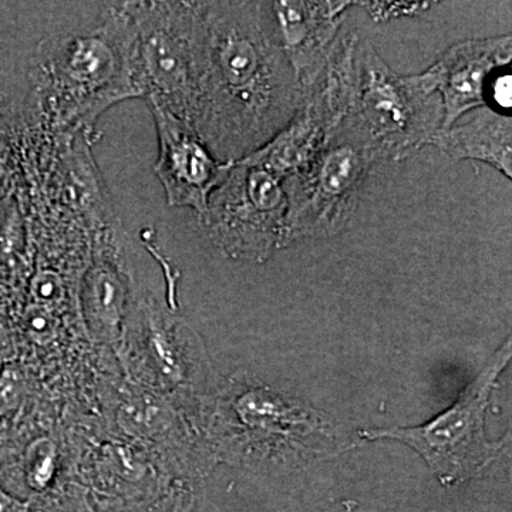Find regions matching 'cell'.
<instances>
[{"label":"cell","mask_w":512,"mask_h":512,"mask_svg":"<svg viewBox=\"0 0 512 512\" xmlns=\"http://www.w3.org/2000/svg\"><path fill=\"white\" fill-rule=\"evenodd\" d=\"M303 97L271 2H204L190 124L212 156L221 163L251 156L291 123Z\"/></svg>","instance_id":"cell-1"},{"label":"cell","mask_w":512,"mask_h":512,"mask_svg":"<svg viewBox=\"0 0 512 512\" xmlns=\"http://www.w3.org/2000/svg\"><path fill=\"white\" fill-rule=\"evenodd\" d=\"M29 77L40 116L60 131L82 130L114 104L144 99L124 2L107 5L99 28L42 40Z\"/></svg>","instance_id":"cell-2"},{"label":"cell","mask_w":512,"mask_h":512,"mask_svg":"<svg viewBox=\"0 0 512 512\" xmlns=\"http://www.w3.org/2000/svg\"><path fill=\"white\" fill-rule=\"evenodd\" d=\"M343 121L379 163L400 161L431 143L443 123V104L426 72L400 76L360 36L352 103Z\"/></svg>","instance_id":"cell-3"},{"label":"cell","mask_w":512,"mask_h":512,"mask_svg":"<svg viewBox=\"0 0 512 512\" xmlns=\"http://www.w3.org/2000/svg\"><path fill=\"white\" fill-rule=\"evenodd\" d=\"M136 33L148 106L190 124L204 30V2H124Z\"/></svg>","instance_id":"cell-4"},{"label":"cell","mask_w":512,"mask_h":512,"mask_svg":"<svg viewBox=\"0 0 512 512\" xmlns=\"http://www.w3.org/2000/svg\"><path fill=\"white\" fill-rule=\"evenodd\" d=\"M376 163L372 148L342 121L311 163L282 181L288 198L285 247L299 239L338 235L355 214Z\"/></svg>","instance_id":"cell-5"},{"label":"cell","mask_w":512,"mask_h":512,"mask_svg":"<svg viewBox=\"0 0 512 512\" xmlns=\"http://www.w3.org/2000/svg\"><path fill=\"white\" fill-rule=\"evenodd\" d=\"M510 359L511 339H508L460 399L436 419L412 429L365 431L363 436L369 440L403 441L427 461L443 485L477 476L500 456L505 446V440L490 443L485 439L484 423L491 393Z\"/></svg>","instance_id":"cell-6"},{"label":"cell","mask_w":512,"mask_h":512,"mask_svg":"<svg viewBox=\"0 0 512 512\" xmlns=\"http://www.w3.org/2000/svg\"><path fill=\"white\" fill-rule=\"evenodd\" d=\"M288 198L282 181L247 158L235 161L211 192L202 232L232 259L264 262L285 247Z\"/></svg>","instance_id":"cell-7"},{"label":"cell","mask_w":512,"mask_h":512,"mask_svg":"<svg viewBox=\"0 0 512 512\" xmlns=\"http://www.w3.org/2000/svg\"><path fill=\"white\" fill-rule=\"evenodd\" d=\"M119 345L121 362L137 386L174 400L194 384V332L154 296L133 291Z\"/></svg>","instance_id":"cell-8"},{"label":"cell","mask_w":512,"mask_h":512,"mask_svg":"<svg viewBox=\"0 0 512 512\" xmlns=\"http://www.w3.org/2000/svg\"><path fill=\"white\" fill-rule=\"evenodd\" d=\"M156 121L158 158L154 173L170 207L204 214L211 192L221 184L232 163H221L187 121L151 107Z\"/></svg>","instance_id":"cell-9"},{"label":"cell","mask_w":512,"mask_h":512,"mask_svg":"<svg viewBox=\"0 0 512 512\" xmlns=\"http://www.w3.org/2000/svg\"><path fill=\"white\" fill-rule=\"evenodd\" d=\"M174 483L146 447L130 439L101 441L80 466V487L94 503L150 505Z\"/></svg>","instance_id":"cell-10"},{"label":"cell","mask_w":512,"mask_h":512,"mask_svg":"<svg viewBox=\"0 0 512 512\" xmlns=\"http://www.w3.org/2000/svg\"><path fill=\"white\" fill-rule=\"evenodd\" d=\"M511 35L466 40L451 46L427 70L443 104V123L447 130L470 111L488 106L487 92L493 74L510 64Z\"/></svg>","instance_id":"cell-11"},{"label":"cell","mask_w":512,"mask_h":512,"mask_svg":"<svg viewBox=\"0 0 512 512\" xmlns=\"http://www.w3.org/2000/svg\"><path fill=\"white\" fill-rule=\"evenodd\" d=\"M352 2H271L279 42L303 94L325 69Z\"/></svg>","instance_id":"cell-12"},{"label":"cell","mask_w":512,"mask_h":512,"mask_svg":"<svg viewBox=\"0 0 512 512\" xmlns=\"http://www.w3.org/2000/svg\"><path fill=\"white\" fill-rule=\"evenodd\" d=\"M131 298L133 288L119 264L106 252L96 256L80 289L83 322L94 342L120 343Z\"/></svg>","instance_id":"cell-13"},{"label":"cell","mask_w":512,"mask_h":512,"mask_svg":"<svg viewBox=\"0 0 512 512\" xmlns=\"http://www.w3.org/2000/svg\"><path fill=\"white\" fill-rule=\"evenodd\" d=\"M468 120L439 130L431 138L433 146L453 160L481 161L512 175V120L490 106L470 111Z\"/></svg>","instance_id":"cell-14"},{"label":"cell","mask_w":512,"mask_h":512,"mask_svg":"<svg viewBox=\"0 0 512 512\" xmlns=\"http://www.w3.org/2000/svg\"><path fill=\"white\" fill-rule=\"evenodd\" d=\"M60 451L55 440L39 437L29 444L23 456L22 488L19 498L35 501L60 493L67 485L60 481Z\"/></svg>","instance_id":"cell-15"},{"label":"cell","mask_w":512,"mask_h":512,"mask_svg":"<svg viewBox=\"0 0 512 512\" xmlns=\"http://www.w3.org/2000/svg\"><path fill=\"white\" fill-rule=\"evenodd\" d=\"M29 393L25 372L18 365H6L0 370V419H10L22 409Z\"/></svg>","instance_id":"cell-16"},{"label":"cell","mask_w":512,"mask_h":512,"mask_svg":"<svg viewBox=\"0 0 512 512\" xmlns=\"http://www.w3.org/2000/svg\"><path fill=\"white\" fill-rule=\"evenodd\" d=\"M148 508L150 512H218L214 505L180 481L171 484Z\"/></svg>","instance_id":"cell-17"},{"label":"cell","mask_w":512,"mask_h":512,"mask_svg":"<svg viewBox=\"0 0 512 512\" xmlns=\"http://www.w3.org/2000/svg\"><path fill=\"white\" fill-rule=\"evenodd\" d=\"M86 491L79 484L67 485L60 493L30 501L29 512H89Z\"/></svg>","instance_id":"cell-18"},{"label":"cell","mask_w":512,"mask_h":512,"mask_svg":"<svg viewBox=\"0 0 512 512\" xmlns=\"http://www.w3.org/2000/svg\"><path fill=\"white\" fill-rule=\"evenodd\" d=\"M488 93H491V97L500 107L498 111L511 109V76H498L491 79L490 86H488Z\"/></svg>","instance_id":"cell-19"},{"label":"cell","mask_w":512,"mask_h":512,"mask_svg":"<svg viewBox=\"0 0 512 512\" xmlns=\"http://www.w3.org/2000/svg\"><path fill=\"white\" fill-rule=\"evenodd\" d=\"M30 501L22 500L0 485V512H29Z\"/></svg>","instance_id":"cell-20"},{"label":"cell","mask_w":512,"mask_h":512,"mask_svg":"<svg viewBox=\"0 0 512 512\" xmlns=\"http://www.w3.org/2000/svg\"><path fill=\"white\" fill-rule=\"evenodd\" d=\"M89 504V512H150L148 505L104 504L94 503L92 500H89Z\"/></svg>","instance_id":"cell-21"}]
</instances>
